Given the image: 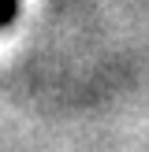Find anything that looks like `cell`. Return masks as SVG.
I'll return each mask as SVG.
<instances>
[{"label":"cell","instance_id":"obj_1","mask_svg":"<svg viewBox=\"0 0 149 152\" xmlns=\"http://www.w3.org/2000/svg\"><path fill=\"white\" fill-rule=\"evenodd\" d=\"M15 11H19V0H0V30H4V26H11Z\"/></svg>","mask_w":149,"mask_h":152}]
</instances>
